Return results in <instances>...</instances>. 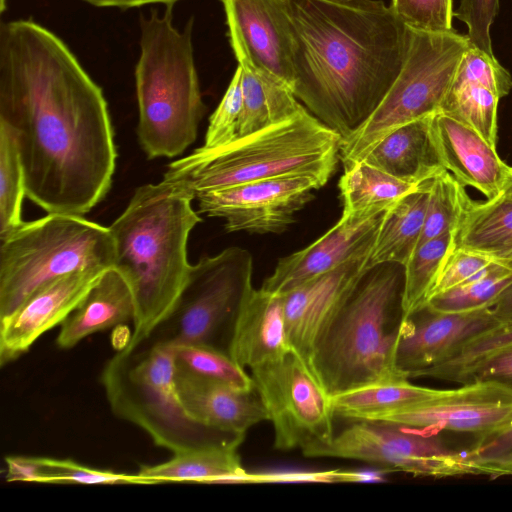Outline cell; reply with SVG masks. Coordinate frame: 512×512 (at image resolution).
Here are the masks:
<instances>
[{
	"label": "cell",
	"mask_w": 512,
	"mask_h": 512,
	"mask_svg": "<svg viewBox=\"0 0 512 512\" xmlns=\"http://www.w3.org/2000/svg\"><path fill=\"white\" fill-rule=\"evenodd\" d=\"M0 121L15 134L26 195L83 216L112 185L117 151L103 91L56 34L32 19L0 26Z\"/></svg>",
	"instance_id": "cell-1"
},
{
	"label": "cell",
	"mask_w": 512,
	"mask_h": 512,
	"mask_svg": "<svg viewBox=\"0 0 512 512\" xmlns=\"http://www.w3.org/2000/svg\"><path fill=\"white\" fill-rule=\"evenodd\" d=\"M293 93L342 138L377 108L404 64L411 29L382 0H286Z\"/></svg>",
	"instance_id": "cell-2"
},
{
	"label": "cell",
	"mask_w": 512,
	"mask_h": 512,
	"mask_svg": "<svg viewBox=\"0 0 512 512\" xmlns=\"http://www.w3.org/2000/svg\"><path fill=\"white\" fill-rule=\"evenodd\" d=\"M195 193L180 182L163 178L134 190L123 212L109 226L114 265L129 283L135 304V345L170 316L192 265L188 238L202 218L192 207Z\"/></svg>",
	"instance_id": "cell-3"
},
{
	"label": "cell",
	"mask_w": 512,
	"mask_h": 512,
	"mask_svg": "<svg viewBox=\"0 0 512 512\" xmlns=\"http://www.w3.org/2000/svg\"><path fill=\"white\" fill-rule=\"evenodd\" d=\"M403 283V266L372 267L318 338L309 366L330 397L408 379L395 364Z\"/></svg>",
	"instance_id": "cell-4"
},
{
	"label": "cell",
	"mask_w": 512,
	"mask_h": 512,
	"mask_svg": "<svg viewBox=\"0 0 512 512\" xmlns=\"http://www.w3.org/2000/svg\"><path fill=\"white\" fill-rule=\"evenodd\" d=\"M173 6L140 18V57L135 68L138 142L148 159L181 155L197 138L206 107L194 62L193 17L173 25Z\"/></svg>",
	"instance_id": "cell-5"
},
{
	"label": "cell",
	"mask_w": 512,
	"mask_h": 512,
	"mask_svg": "<svg viewBox=\"0 0 512 512\" xmlns=\"http://www.w3.org/2000/svg\"><path fill=\"white\" fill-rule=\"evenodd\" d=\"M342 136L307 109L215 149H195L171 162L163 178L196 193L253 181L311 175L326 184L336 169Z\"/></svg>",
	"instance_id": "cell-6"
},
{
	"label": "cell",
	"mask_w": 512,
	"mask_h": 512,
	"mask_svg": "<svg viewBox=\"0 0 512 512\" xmlns=\"http://www.w3.org/2000/svg\"><path fill=\"white\" fill-rule=\"evenodd\" d=\"M175 374L174 347L147 338L116 352L100 380L111 411L173 454L241 444L243 436L208 427L189 414L179 397Z\"/></svg>",
	"instance_id": "cell-7"
},
{
	"label": "cell",
	"mask_w": 512,
	"mask_h": 512,
	"mask_svg": "<svg viewBox=\"0 0 512 512\" xmlns=\"http://www.w3.org/2000/svg\"><path fill=\"white\" fill-rule=\"evenodd\" d=\"M0 240V318L59 277L114 265L109 227L79 215L47 213Z\"/></svg>",
	"instance_id": "cell-8"
},
{
	"label": "cell",
	"mask_w": 512,
	"mask_h": 512,
	"mask_svg": "<svg viewBox=\"0 0 512 512\" xmlns=\"http://www.w3.org/2000/svg\"><path fill=\"white\" fill-rule=\"evenodd\" d=\"M469 45L468 36L453 29L411 30L404 64L392 86L373 113L342 138L339 160L343 167L362 160L396 128L438 113Z\"/></svg>",
	"instance_id": "cell-9"
},
{
	"label": "cell",
	"mask_w": 512,
	"mask_h": 512,
	"mask_svg": "<svg viewBox=\"0 0 512 512\" xmlns=\"http://www.w3.org/2000/svg\"><path fill=\"white\" fill-rule=\"evenodd\" d=\"M253 258L241 247L203 256L192 265L187 283L170 316L149 338L170 345L216 346L220 332L233 324L252 291Z\"/></svg>",
	"instance_id": "cell-10"
},
{
	"label": "cell",
	"mask_w": 512,
	"mask_h": 512,
	"mask_svg": "<svg viewBox=\"0 0 512 512\" xmlns=\"http://www.w3.org/2000/svg\"><path fill=\"white\" fill-rule=\"evenodd\" d=\"M274 429V448L307 451L334 437L331 399L307 362L293 349L251 369Z\"/></svg>",
	"instance_id": "cell-11"
},
{
	"label": "cell",
	"mask_w": 512,
	"mask_h": 512,
	"mask_svg": "<svg viewBox=\"0 0 512 512\" xmlns=\"http://www.w3.org/2000/svg\"><path fill=\"white\" fill-rule=\"evenodd\" d=\"M303 455L360 460L414 476L472 475L464 451L449 448L432 433L383 421H355L327 444Z\"/></svg>",
	"instance_id": "cell-12"
},
{
	"label": "cell",
	"mask_w": 512,
	"mask_h": 512,
	"mask_svg": "<svg viewBox=\"0 0 512 512\" xmlns=\"http://www.w3.org/2000/svg\"><path fill=\"white\" fill-rule=\"evenodd\" d=\"M325 185L311 175H290L201 191L198 212L225 220L227 232L282 233Z\"/></svg>",
	"instance_id": "cell-13"
},
{
	"label": "cell",
	"mask_w": 512,
	"mask_h": 512,
	"mask_svg": "<svg viewBox=\"0 0 512 512\" xmlns=\"http://www.w3.org/2000/svg\"><path fill=\"white\" fill-rule=\"evenodd\" d=\"M375 421L426 433L448 430L477 438L512 423V387L494 380H475L458 388L439 389L431 398Z\"/></svg>",
	"instance_id": "cell-14"
},
{
	"label": "cell",
	"mask_w": 512,
	"mask_h": 512,
	"mask_svg": "<svg viewBox=\"0 0 512 512\" xmlns=\"http://www.w3.org/2000/svg\"><path fill=\"white\" fill-rule=\"evenodd\" d=\"M363 252L281 295L289 342L309 365L318 338L369 270Z\"/></svg>",
	"instance_id": "cell-15"
},
{
	"label": "cell",
	"mask_w": 512,
	"mask_h": 512,
	"mask_svg": "<svg viewBox=\"0 0 512 512\" xmlns=\"http://www.w3.org/2000/svg\"><path fill=\"white\" fill-rule=\"evenodd\" d=\"M108 268L79 270L44 285L0 318V365L17 360L73 312Z\"/></svg>",
	"instance_id": "cell-16"
},
{
	"label": "cell",
	"mask_w": 512,
	"mask_h": 512,
	"mask_svg": "<svg viewBox=\"0 0 512 512\" xmlns=\"http://www.w3.org/2000/svg\"><path fill=\"white\" fill-rule=\"evenodd\" d=\"M490 308L444 313L425 306L403 317L395 351L397 369L410 379L449 359L469 339L499 322Z\"/></svg>",
	"instance_id": "cell-17"
},
{
	"label": "cell",
	"mask_w": 512,
	"mask_h": 512,
	"mask_svg": "<svg viewBox=\"0 0 512 512\" xmlns=\"http://www.w3.org/2000/svg\"><path fill=\"white\" fill-rule=\"evenodd\" d=\"M231 47L293 88V35L286 0H222ZM293 91V90H292Z\"/></svg>",
	"instance_id": "cell-18"
},
{
	"label": "cell",
	"mask_w": 512,
	"mask_h": 512,
	"mask_svg": "<svg viewBox=\"0 0 512 512\" xmlns=\"http://www.w3.org/2000/svg\"><path fill=\"white\" fill-rule=\"evenodd\" d=\"M512 89V77L494 55L471 45L465 51L441 109L497 146L499 100Z\"/></svg>",
	"instance_id": "cell-19"
},
{
	"label": "cell",
	"mask_w": 512,
	"mask_h": 512,
	"mask_svg": "<svg viewBox=\"0 0 512 512\" xmlns=\"http://www.w3.org/2000/svg\"><path fill=\"white\" fill-rule=\"evenodd\" d=\"M385 212L363 219L340 217L307 247L280 258L262 289L282 295L372 249Z\"/></svg>",
	"instance_id": "cell-20"
},
{
	"label": "cell",
	"mask_w": 512,
	"mask_h": 512,
	"mask_svg": "<svg viewBox=\"0 0 512 512\" xmlns=\"http://www.w3.org/2000/svg\"><path fill=\"white\" fill-rule=\"evenodd\" d=\"M430 130L442 167L462 186L478 190L487 199L501 194L509 166L495 146L443 112L431 116Z\"/></svg>",
	"instance_id": "cell-21"
},
{
	"label": "cell",
	"mask_w": 512,
	"mask_h": 512,
	"mask_svg": "<svg viewBox=\"0 0 512 512\" xmlns=\"http://www.w3.org/2000/svg\"><path fill=\"white\" fill-rule=\"evenodd\" d=\"M290 350L281 295L253 288L235 316L227 352L242 367L252 369Z\"/></svg>",
	"instance_id": "cell-22"
},
{
	"label": "cell",
	"mask_w": 512,
	"mask_h": 512,
	"mask_svg": "<svg viewBox=\"0 0 512 512\" xmlns=\"http://www.w3.org/2000/svg\"><path fill=\"white\" fill-rule=\"evenodd\" d=\"M176 387L189 414L213 429L245 437L259 422L268 420L256 390L243 391L176 368Z\"/></svg>",
	"instance_id": "cell-23"
},
{
	"label": "cell",
	"mask_w": 512,
	"mask_h": 512,
	"mask_svg": "<svg viewBox=\"0 0 512 512\" xmlns=\"http://www.w3.org/2000/svg\"><path fill=\"white\" fill-rule=\"evenodd\" d=\"M135 304L131 287L114 267L105 270L81 303L61 323L56 344L70 349L86 337L132 321Z\"/></svg>",
	"instance_id": "cell-24"
},
{
	"label": "cell",
	"mask_w": 512,
	"mask_h": 512,
	"mask_svg": "<svg viewBox=\"0 0 512 512\" xmlns=\"http://www.w3.org/2000/svg\"><path fill=\"white\" fill-rule=\"evenodd\" d=\"M431 116L400 126L377 142L364 161L403 181L422 184L445 170L438 158Z\"/></svg>",
	"instance_id": "cell-25"
},
{
	"label": "cell",
	"mask_w": 512,
	"mask_h": 512,
	"mask_svg": "<svg viewBox=\"0 0 512 512\" xmlns=\"http://www.w3.org/2000/svg\"><path fill=\"white\" fill-rule=\"evenodd\" d=\"M242 69L243 116L240 137L290 119L304 109L290 86L256 66L239 47H232Z\"/></svg>",
	"instance_id": "cell-26"
},
{
	"label": "cell",
	"mask_w": 512,
	"mask_h": 512,
	"mask_svg": "<svg viewBox=\"0 0 512 512\" xmlns=\"http://www.w3.org/2000/svg\"><path fill=\"white\" fill-rule=\"evenodd\" d=\"M239 445H218L175 453L166 462L141 465L136 475L147 484L245 483L248 473L242 467L237 452Z\"/></svg>",
	"instance_id": "cell-27"
},
{
	"label": "cell",
	"mask_w": 512,
	"mask_h": 512,
	"mask_svg": "<svg viewBox=\"0 0 512 512\" xmlns=\"http://www.w3.org/2000/svg\"><path fill=\"white\" fill-rule=\"evenodd\" d=\"M454 246L512 262V200L500 194L475 202L467 196Z\"/></svg>",
	"instance_id": "cell-28"
},
{
	"label": "cell",
	"mask_w": 512,
	"mask_h": 512,
	"mask_svg": "<svg viewBox=\"0 0 512 512\" xmlns=\"http://www.w3.org/2000/svg\"><path fill=\"white\" fill-rule=\"evenodd\" d=\"M430 181L385 211L367 262V268L386 263L404 266L422 233Z\"/></svg>",
	"instance_id": "cell-29"
},
{
	"label": "cell",
	"mask_w": 512,
	"mask_h": 512,
	"mask_svg": "<svg viewBox=\"0 0 512 512\" xmlns=\"http://www.w3.org/2000/svg\"><path fill=\"white\" fill-rule=\"evenodd\" d=\"M422 184L403 181L364 161L355 162L344 168L339 181L343 203L341 216L352 219L375 216Z\"/></svg>",
	"instance_id": "cell-30"
},
{
	"label": "cell",
	"mask_w": 512,
	"mask_h": 512,
	"mask_svg": "<svg viewBox=\"0 0 512 512\" xmlns=\"http://www.w3.org/2000/svg\"><path fill=\"white\" fill-rule=\"evenodd\" d=\"M438 391L401 379L357 388L330 399L335 416L354 421H375L384 414L429 399Z\"/></svg>",
	"instance_id": "cell-31"
},
{
	"label": "cell",
	"mask_w": 512,
	"mask_h": 512,
	"mask_svg": "<svg viewBox=\"0 0 512 512\" xmlns=\"http://www.w3.org/2000/svg\"><path fill=\"white\" fill-rule=\"evenodd\" d=\"M453 247L454 233H447L416 247L403 266V317L427 305L445 259Z\"/></svg>",
	"instance_id": "cell-32"
},
{
	"label": "cell",
	"mask_w": 512,
	"mask_h": 512,
	"mask_svg": "<svg viewBox=\"0 0 512 512\" xmlns=\"http://www.w3.org/2000/svg\"><path fill=\"white\" fill-rule=\"evenodd\" d=\"M511 284L512 262L499 261L482 276L434 295L426 306L444 313H461L491 307Z\"/></svg>",
	"instance_id": "cell-33"
},
{
	"label": "cell",
	"mask_w": 512,
	"mask_h": 512,
	"mask_svg": "<svg viewBox=\"0 0 512 512\" xmlns=\"http://www.w3.org/2000/svg\"><path fill=\"white\" fill-rule=\"evenodd\" d=\"M26 184L18 143L12 129L0 121V237L19 227Z\"/></svg>",
	"instance_id": "cell-34"
},
{
	"label": "cell",
	"mask_w": 512,
	"mask_h": 512,
	"mask_svg": "<svg viewBox=\"0 0 512 512\" xmlns=\"http://www.w3.org/2000/svg\"><path fill=\"white\" fill-rule=\"evenodd\" d=\"M178 370L216 381L243 391L255 390L254 382L244 367L226 351L208 344H188L174 347Z\"/></svg>",
	"instance_id": "cell-35"
},
{
	"label": "cell",
	"mask_w": 512,
	"mask_h": 512,
	"mask_svg": "<svg viewBox=\"0 0 512 512\" xmlns=\"http://www.w3.org/2000/svg\"><path fill=\"white\" fill-rule=\"evenodd\" d=\"M468 194L451 173L443 170L430 181L424 225L418 245L455 233Z\"/></svg>",
	"instance_id": "cell-36"
},
{
	"label": "cell",
	"mask_w": 512,
	"mask_h": 512,
	"mask_svg": "<svg viewBox=\"0 0 512 512\" xmlns=\"http://www.w3.org/2000/svg\"><path fill=\"white\" fill-rule=\"evenodd\" d=\"M512 344V319L501 321L480 332L467 342L449 359L423 369L411 378L429 377L452 381L456 375L483 357Z\"/></svg>",
	"instance_id": "cell-37"
},
{
	"label": "cell",
	"mask_w": 512,
	"mask_h": 512,
	"mask_svg": "<svg viewBox=\"0 0 512 512\" xmlns=\"http://www.w3.org/2000/svg\"><path fill=\"white\" fill-rule=\"evenodd\" d=\"M472 475L512 476V423L490 434L474 438L464 450Z\"/></svg>",
	"instance_id": "cell-38"
},
{
	"label": "cell",
	"mask_w": 512,
	"mask_h": 512,
	"mask_svg": "<svg viewBox=\"0 0 512 512\" xmlns=\"http://www.w3.org/2000/svg\"><path fill=\"white\" fill-rule=\"evenodd\" d=\"M242 69L238 65L219 105L209 118L203 148L215 149L240 137L243 116Z\"/></svg>",
	"instance_id": "cell-39"
},
{
	"label": "cell",
	"mask_w": 512,
	"mask_h": 512,
	"mask_svg": "<svg viewBox=\"0 0 512 512\" xmlns=\"http://www.w3.org/2000/svg\"><path fill=\"white\" fill-rule=\"evenodd\" d=\"M38 483L52 484H147L136 474L128 475L108 470L93 469L71 459L39 457Z\"/></svg>",
	"instance_id": "cell-40"
},
{
	"label": "cell",
	"mask_w": 512,
	"mask_h": 512,
	"mask_svg": "<svg viewBox=\"0 0 512 512\" xmlns=\"http://www.w3.org/2000/svg\"><path fill=\"white\" fill-rule=\"evenodd\" d=\"M390 8L411 30L440 33L452 29V0H392Z\"/></svg>",
	"instance_id": "cell-41"
},
{
	"label": "cell",
	"mask_w": 512,
	"mask_h": 512,
	"mask_svg": "<svg viewBox=\"0 0 512 512\" xmlns=\"http://www.w3.org/2000/svg\"><path fill=\"white\" fill-rule=\"evenodd\" d=\"M499 261L490 256L454 246L445 259L431 297L482 276Z\"/></svg>",
	"instance_id": "cell-42"
},
{
	"label": "cell",
	"mask_w": 512,
	"mask_h": 512,
	"mask_svg": "<svg viewBox=\"0 0 512 512\" xmlns=\"http://www.w3.org/2000/svg\"><path fill=\"white\" fill-rule=\"evenodd\" d=\"M499 0H461L454 16L468 28L471 45L494 55L490 27L498 13Z\"/></svg>",
	"instance_id": "cell-43"
},
{
	"label": "cell",
	"mask_w": 512,
	"mask_h": 512,
	"mask_svg": "<svg viewBox=\"0 0 512 512\" xmlns=\"http://www.w3.org/2000/svg\"><path fill=\"white\" fill-rule=\"evenodd\" d=\"M475 380H494L512 387V344L469 365L453 382L464 384Z\"/></svg>",
	"instance_id": "cell-44"
},
{
	"label": "cell",
	"mask_w": 512,
	"mask_h": 512,
	"mask_svg": "<svg viewBox=\"0 0 512 512\" xmlns=\"http://www.w3.org/2000/svg\"><path fill=\"white\" fill-rule=\"evenodd\" d=\"M370 476L360 473L329 471L316 473H285V474H249L245 483L281 482V481H314V482H359L370 480Z\"/></svg>",
	"instance_id": "cell-45"
},
{
	"label": "cell",
	"mask_w": 512,
	"mask_h": 512,
	"mask_svg": "<svg viewBox=\"0 0 512 512\" xmlns=\"http://www.w3.org/2000/svg\"><path fill=\"white\" fill-rule=\"evenodd\" d=\"M7 481L39 482L40 463L39 457L32 456H7Z\"/></svg>",
	"instance_id": "cell-46"
},
{
	"label": "cell",
	"mask_w": 512,
	"mask_h": 512,
	"mask_svg": "<svg viewBox=\"0 0 512 512\" xmlns=\"http://www.w3.org/2000/svg\"><path fill=\"white\" fill-rule=\"evenodd\" d=\"M97 7H117L122 9L140 7L148 4L173 6L179 0H83Z\"/></svg>",
	"instance_id": "cell-47"
},
{
	"label": "cell",
	"mask_w": 512,
	"mask_h": 512,
	"mask_svg": "<svg viewBox=\"0 0 512 512\" xmlns=\"http://www.w3.org/2000/svg\"><path fill=\"white\" fill-rule=\"evenodd\" d=\"M490 309L499 322L512 319V284L497 298Z\"/></svg>",
	"instance_id": "cell-48"
},
{
	"label": "cell",
	"mask_w": 512,
	"mask_h": 512,
	"mask_svg": "<svg viewBox=\"0 0 512 512\" xmlns=\"http://www.w3.org/2000/svg\"><path fill=\"white\" fill-rule=\"evenodd\" d=\"M501 195L512 200V167L510 166L501 191Z\"/></svg>",
	"instance_id": "cell-49"
},
{
	"label": "cell",
	"mask_w": 512,
	"mask_h": 512,
	"mask_svg": "<svg viewBox=\"0 0 512 512\" xmlns=\"http://www.w3.org/2000/svg\"><path fill=\"white\" fill-rule=\"evenodd\" d=\"M5 2H6V0H1V7H0L1 8V12H3L4 9H5Z\"/></svg>",
	"instance_id": "cell-50"
}]
</instances>
